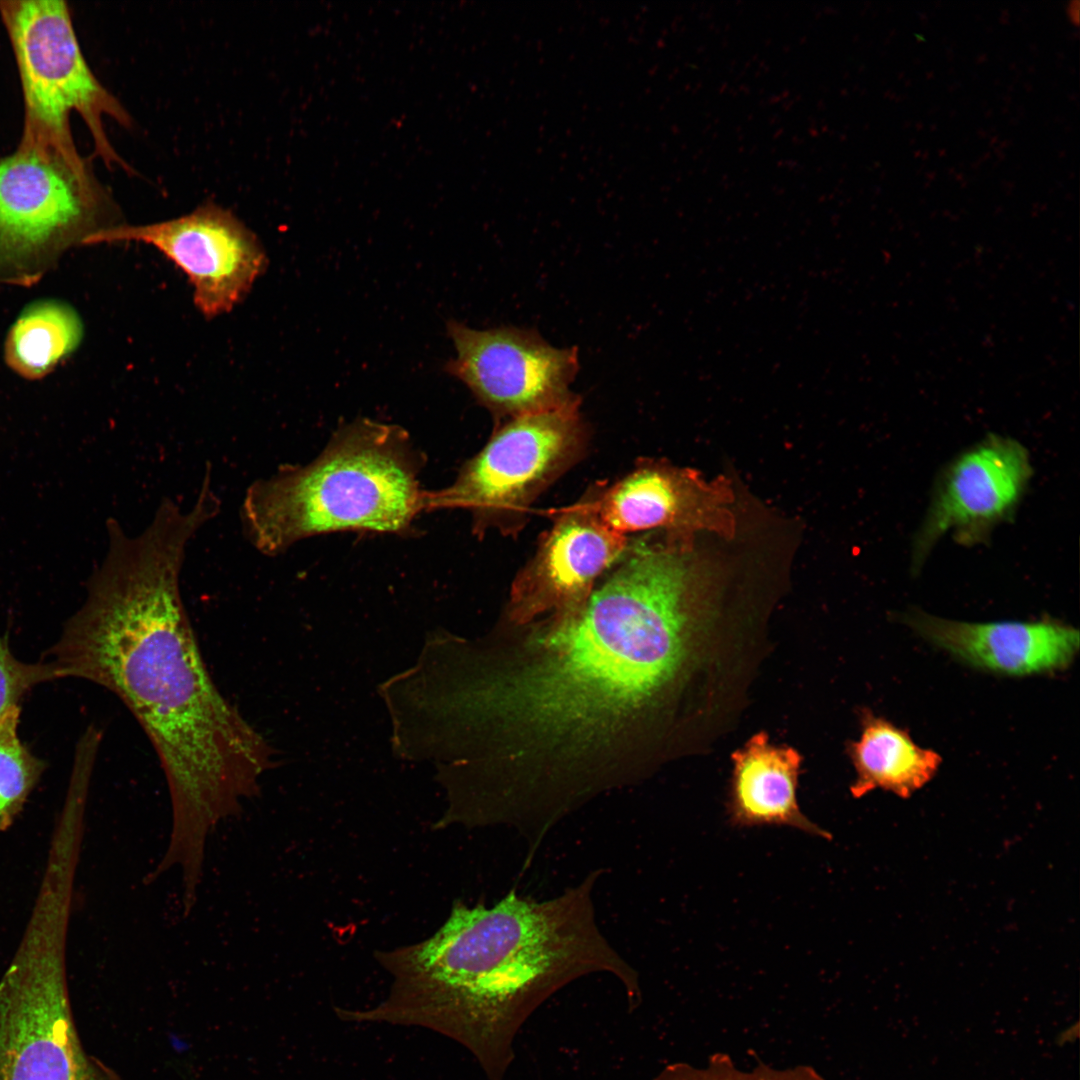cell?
I'll list each match as a JSON object with an SVG mask.
<instances>
[{"instance_id":"6da1fadb","label":"cell","mask_w":1080,"mask_h":1080,"mask_svg":"<svg viewBox=\"0 0 1080 1080\" xmlns=\"http://www.w3.org/2000/svg\"><path fill=\"white\" fill-rule=\"evenodd\" d=\"M716 596L694 555L641 542L579 608L513 626L482 700L494 757L471 790L483 820L541 841L647 776Z\"/></svg>"},{"instance_id":"7a4b0ae2","label":"cell","mask_w":1080,"mask_h":1080,"mask_svg":"<svg viewBox=\"0 0 1080 1080\" xmlns=\"http://www.w3.org/2000/svg\"><path fill=\"white\" fill-rule=\"evenodd\" d=\"M210 517L162 498L129 536L106 521L107 552L86 598L47 651L58 678L92 682L131 711L161 763L172 806L169 849L204 854L210 831L240 814L274 767V750L220 691L207 669L180 591L189 541Z\"/></svg>"},{"instance_id":"3957f363","label":"cell","mask_w":1080,"mask_h":1080,"mask_svg":"<svg viewBox=\"0 0 1080 1080\" xmlns=\"http://www.w3.org/2000/svg\"><path fill=\"white\" fill-rule=\"evenodd\" d=\"M600 875L543 901L511 889L490 908L455 903L432 937L377 953L393 978L388 996L368 1010H343V1020L432 1029L467 1048L488 1080H505L523 1024L574 980L610 973L630 1007L640 1002L638 972L596 922Z\"/></svg>"},{"instance_id":"277c9868","label":"cell","mask_w":1080,"mask_h":1080,"mask_svg":"<svg viewBox=\"0 0 1080 1080\" xmlns=\"http://www.w3.org/2000/svg\"><path fill=\"white\" fill-rule=\"evenodd\" d=\"M421 465L401 427L357 419L341 426L312 462L283 465L247 488L243 534L273 557L324 533L405 532L424 511Z\"/></svg>"},{"instance_id":"5b68a950","label":"cell","mask_w":1080,"mask_h":1080,"mask_svg":"<svg viewBox=\"0 0 1080 1080\" xmlns=\"http://www.w3.org/2000/svg\"><path fill=\"white\" fill-rule=\"evenodd\" d=\"M72 899L38 892L0 978V1080H119L85 1051L71 1009L66 940Z\"/></svg>"},{"instance_id":"8992f818","label":"cell","mask_w":1080,"mask_h":1080,"mask_svg":"<svg viewBox=\"0 0 1080 1080\" xmlns=\"http://www.w3.org/2000/svg\"><path fill=\"white\" fill-rule=\"evenodd\" d=\"M121 224L87 159L18 143L0 157V284L30 287L71 248Z\"/></svg>"},{"instance_id":"52a82bcc","label":"cell","mask_w":1080,"mask_h":1080,"mask_svg":"<svg viewBox=\"0 0 1080 1080\" xmlns=\"http://www.w3.org/2000/svg\"><path fill=\"white\" fill-rule=\"evenodd\" d=\"M0 17L16 60L23 96L20 143L79 155L70 126L76 112L85 122L94 155L111 168L129 165L109 141L104 117L125 128L132 119L97 79L78 43L70 9L60 0H2Z\"/></svg>"},{"instance_id":"ba28073f","label":"cell","mask_w":1080,"mask_h":1080,"mask_svg":"<svg viewBox=\"0 0 1080 1080\" xmlns=\"http://www.w3.org/2000/svg\"><path fill=\"white\" fill-rule=\"evenodd\" d=\"M579 403L511 418L466 462L455 481L425 491L424 510L463 508L474 528L510 529L531 502L581 456Z\"/></svg>"},{"instance_id":"9c48e42d","label":"cell","mask_w":1080,"mask_h":1080,"mask_svg":"<svg viewBox=\"0 0 1080 1080\" xmlns=\"http://www.w3.org/2000/svg\"><path fill=\"white\" fill-rule=\"evenodd\" d=\"M457 356L443 369L461 380L495 417L511 418L580 402L569 385L578 369L576 347L559 349L534 329L475 330L450 320Z\"/></svg>"},{"instance_id":"30bf717a","label":"cell","mask_w":1080,"mask_h":1080,"mask_svg":"<svg viewBox=\"0 0 1080 1080\" xmlns=\"http://www.w3.org/2000/svg\"><path fill=\"white\" fill-rule=\"evenodd\" d=\"M121 242L150 245L180 268L206 318L239 304L267 263L256 235L230 210L213 202L165 221L121 223L104 233L99 244Z\"/></svg>"},{"instance_id":"8fae6325","label":"cell","mask_w":1080,"mask_h":1080,"mask_svg":"<svg viewBox=\"0 0 1080 1080\" xmlns=\"http://www.w3.org/2000/svg\"><path fill=\"white\" fill-rule=\"evenodd\" d=\"M1032 476L1027 449L997 434L964 451L942 474L916 535L913 568H920L947 533L960 544L981 543L1014 512Z\"/></svg>"},{"instance_id":"7c38bea8","label":"cell","mask_w":1080,"mask_h":1080,"mask_svg":"<svg viewBox=\"0 0 1080 1080\" xmlns=\"http://www.w3.org/2000/svg\"><path fill=\"white\" fill-rule=\"evenodd\" d=\"M592 501L601 520L625 537L657 529L669 540L696 545L700 533L732 539L737 529L728 480L707 481L695 470L664 462L640 464Z\"/></svg>"},{"instance_id":"4fadbf2b","label":"cell","mask_w":1080,"mask_h":1080,"mask_svg":"<svg viewBox=\"0 0 1080 1080\" xmlns=\"http://www.w3.org/2000/svg\"><path fill=\"white\" fill-rule=\"evenodd\" d=\"M629 546L627 537L601 520L592 500L562 512L512 584L509 623L524 625L579 608Z\"/></svg>"},{"instance_id":"5bb4252c","label":"cell","mask_w":1080,"mask_h":1080,"mask_svg":"<svg viewBox=\"0 0 1080 1080\" xmlns=\"http://www.w3.org/2000/svg\"><path fill=\"white\" fill-rule=\"evenodd\" d=\"M907 623L958 660L999 675L1063 670L1079 650V631L1051 619L972 623L917 612L908 616Z\"/></svg>"},{"instance_id":"9a60e30c","label":"cell","mask_w":1080,"mask_h":1080,"mask_svg":"<svg viewBox=\"0 0 1080 1080\" xmlns=\"http://www.w3.org/2000/svg\"><path fill=\"white\" fill-rule=\"evenodd\" d=\"M731 759L727 802L731 825L787 826L812 836L832 838L800 809L797 789L802 756L796 749L775 745L765 732H758Z\"/></svg>"},{"instance_id":"2e32d148","label":"cell","mask_w":1080,"mask_h":1080,"mask_svg":"<svg viewBox=\"0 0 1080 1080\" xmlns=\"http://www.w3.org/2000/svg\"><path fill=\"white\" fill-rule=\"evenodd\" d=\"M847 753L856 773L850 786L854 798L877 788L908 798L935 776L942 762L906 730L869 711L861 717L860 739L848 744Z\"/></svg>"},{"instance_id":"e0dca14e","label":"cell","mask_w":1080,"mask_h":1080,"mask_svg":"<svg viewBox=\"0 0 1080 1080\" xmlns=\"http://www.w3.org/2000/svg\"><path fill=\"white\" fill-rule=\"evenodd\" d=\"M82 338V324L71 306L42 300L27 306L8 331L4 359L17 375L39 380L69 356Z\"/></svg>"},{"instance_id":"ac0fdd59","label":"cell","mask_w":1080,"mask_h":1080,"mask_svg":"<svg viewBox=\"0 0 1080 1080\" xmlns=\"http://www.w3.org/2000/svg\"><path fill=\"white\" fill-rule=\"evenodd\" d=\"M19 720L20 706L0 719V832L13 824L45 770V762L21 741Z\"/></svg>"},{"instance_id":"d6986e66","label":"cell","mask_w":1080,"mask_h":1080,"mask_svg":"<svg viewBox=\"0 0 1080 1080\" xmlns=\"http://www.w3.org/2000/svg\"><path fill=\"white\" fill-rule=\"evenodd\" d=\"M650 1080H825L812 1066L774 1067L759 1063L742 1068L724 1053L709 1056L702 1065L675 1062L664 1066Z\"/></svg>"},{"instance_id":"ffe728a7","label":"cell","mask_w":1080,"mask_h":1080,"mask_svg":"<svg viewBox=\"0 0 1080 1080\" xmlns=\"http://www.w3.org/2000/svg\"><path fill=\"white\" fill-rule=\"evenodd\" d=\"M57 679V670L50 661L23 662L13 655L6 641L0 637V719L11 708L19 706L33 688Z\"/></svg>"},{"instance_id":"44dd1931","label":"cell","mask_w":1080,"mask_h":1080,"mask_svg":"<svg viewBox=\"0 0 1080 1080\" xmlns=\"http://www.w3.org/2000/svg\"><path fill=\"white\" fill-rule=\"evenodd\" d=\"M1079 0H1070L1067 4V14L1070 20L1077 24L1079 21Z\"/></svg>"}]
</instances>
